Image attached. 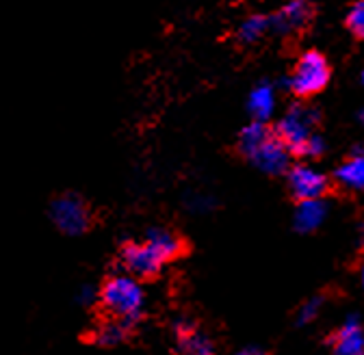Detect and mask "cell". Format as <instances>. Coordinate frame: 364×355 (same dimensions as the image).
I'll return each instance as SVG.
<instances>
[{"instance_id":"9c48e42d","label":"cell","mask_w":364,"mask_h":355,"mask_svg":"<svg viewBox=\"0 0 364 355\" xmlns=\"http://www.w3.org/2000/svg\"><path fill=\"white\" fill-rule=\"evenodd\" d=\"M332 355H364V327L347 321L332 338Z\"/></svg>"},{"instance_id":"3957f363","label":"cell","mask_w":364,"mask_h":355,"mask_svg":"<svg viewBox=\"0 0 364 355\" xmlns=\"http://www.w3.org/2000/svg\"><path fill=\"white\" fill-rule=\"evenodd\" d=\"M100 301L113 319H117L130 327L144 315L146 293L134 278L119 273V275H113L111 280H107V284L100 290Z\"/></svg>"},{"instance_id":"d6986e66","label":"cell","mask_w":364,"mask_h":355,"mask_svg":"<svg viewBox=\"0 0 364 355\" xmlns=\"http://www.w3.org/2000/svg\"><path fill=\"white\" fill-rule=\"evenodd\" d=\"M237 355H262V351H260V349H243V351H239Z\"/></svg>"},{"instance_id":"4fadbf2b","label":"cell","mask_w":364,"mask_h":355,"mask_svg":"<svg viewBox=\"0 0 364 355\" xmlns=\"http://www.w3.org/2000/svg\"><path fill=\"white\" fill-rule=\"evenodd\" d=\"M146 243H150V245L156 249V253H159L165 262H167V260H171V258H176V256L180 253V249H182L180 239H178L173 232L163 230V228H154V230H150V232H148V236H146Z\"/></svg>"},{"instance_id":"8fae6325","label":"cell","mask_w":364,"mask_h":355,"mask_svg":"<svg viewBox=\"0 0 364 355\" xmlns=\"http://www.w3.org/2000/svg\"><path fill=\"white\" fill-rule=\"evenodd\" d=\"M336 180L345 189L364 193V150L347 158L338 169H336Z\"/></svg>"},{"instance_id":"ffe728a7","label":"cell","mask_w":364,"mask_h":355,"mask_svg":"<svg viewBox=\"0 0 364 355\" xmlns=\"http://www.w3.org/2000/svg\"><path fill=\"white\" fill-rule=\"evenodd\" d=\"M362 282H364V271H362Z\"/></svg>"},{"instance_id":"277c9868","label":"cell","mask_w":364,"mask_h":355,"mask_svg":"<svg viewBox=\"0 0 364 355\" xmlns=\"http://www.w3.org/2000/svg\"><path fill=\"white\" fill-rule=\"evenodd\" d=\"M330 78H332V67H330L328 59L321 53L308 50L297 59L287 84L293 96L306 100V98L321 94L328 87Z\"/></svg>"},{"instance_id":"2e32d148","label":"cell","mask_w":364,"mask_h":355,"mask_svg":"<svg viewBox=\"0 0 364 355\" xmlns=\"http://www.w3.org/2000/svg\"><path fill=\"white\" fill-rule=\"evenodd\" d=\"M321 219H323L321 200L318 202H304V204H299V212L295 217V224L299 230H312L318 226V221Z\"/></svg>"},{"instance_id":"9a60e30c","label":"cell","mask_w":364,"mask_h":355,"mask_svg":"<svg viewBox=\"0 0 364 355\" xmlns=\"http://www.w3.org/2000/svg\"><path fill=\"white\" fill-rule=\"evenodd\" d=\"M267 31H269V18L254 13V16L245 18V20L239 24L237 37H239V41H243V43H254V41H258Z\"/></svg>"},{"instance_id":"52a82bcc","label":"cell","mask_w":364,"mask_h":355,"mask_svg":"<svg viewBox=\"0 0 364 355\" xmlns=\"http://www.w3.org/2000/svg\"><path fill=\"white\" fill-rule=\"evenodd\" d=\"M165 260L150 243H128L122 249V266L130 278H152L163 269Z\"/></svg>"},{"instance_id":"6da1fadb","label":"cell","mask_w":364,"mask_h":355,"mask_svg":"<svg viewBox=\"0 0 364 355\" xmlns=\"http://www.w3.org/2000/svg\"><path fill=\"white\" fill-rule=\"evenodd\" d=\"M276 135L297 156H318L323 152V139L318 135V113L306 104H293L280 119Z\"/></svg>"},{"instance_id":"7c38bea8","label":"cell","mask_w":364,"mask_h":355,"mask_svg":"<svg viewBox=\"0 0 364 355\" xmlns=\"http://www.w3.org/2000/svg\"><path fill=\"white\" fill-rule=\"evenodd\" d=\"M250 113L256 117V121H264V119H269L271 117V113H273V109H276V96H273V89L267 84V82H262V84H258L254 92L250 94Z\"/></svg>"},{"instance_id":"ac0fdd59","label":"cell","mask_w":364,"mask_h":355,"mask_svg":"<svg viewBox=\"0 0 364 355\" xmlns=\"http://www.w3.org/2000/svg\"><path fill=\"white\" fill-rule=\"evenodd\" d=\"M78 301L80 303H91V301H94V290H91V288H82L80 295H78Z\"/></svg>"},{"instance_id":"44dd1931","label":"cell","mask_w":364,"mask_h":355,"mask_svg":"<svg viewBox=\"0 0 364 355\" xmlns=\"http://www.w3.org/2000/svg\"><path fill=\"white\" fill-rule=\"evenodd\" d=\"M362 80H364V74H362Z\"/></svg>"},{"instance_id":"ba28073f","label":"cell","mask_w":364,"mask_h":355,"mask_svg":"<svg viewBox=\"0 0 364 355\" xmlns=\"http://www.w3.org/2000/svg\"><path fill=\"white\" fill-rule=\"evenodd\" d=\"M176 336L185 355H215L213 340L206 334L198 332L196 325L187 319H180L176 323Z\"/></svg>"},{"instance_id":"7a4b0ae2","label":"cell","mask_w":364,"mask_h":355,"mask_svg":"<svg viewBox=\"0 0 364 355\" xmlns=\"http://www.w3.org/2000/svg\"><path fill=\"white\" fill-rule=\"evenodd\" d=\"M239 150L245 158H250L256 167H260L271 175L282 173L289 167V158H291L289 150L276 135V130H271L260 121H254L241 130Z\"/></svg>"},{"instance_id":"e0dca14e","label":"cell","mask_w":364,"mask_h":355,"mask_svg":"<svg viewBox=\"0 0 364 355\" xmlns=\"http://www.w3.org/2000/svg\"><path fill=\"white\" fill-rule=\"evenodd\" d=\"M349 33L358 39H364V0L355 3L351 7V11L347 13V20H345Z\"/></svg>"},{"instance_id":"5b68a950","label":"cell","mask_w":364,"mask_h":355,"mask_svg":"<svg viewBox=\"0 0 364 355\" xmlns=\"http://www.w3.org/2000/svg\"><path fill=\"white\" fill-rule=\"evenodd\" d=\"M50 217L55 221V226L70 236H78V234L87 232V228L91 224L89 206L76 193H65V195L57 197L50 206Z\"/></svg>"},{"instance_id":"5bb4252c","label":"cell","mask_w":364,"mask_h":355,"mask_svg":"<svg viewBox=\"0 0 364 355\" xmlns=\"http://www.w3.org/2000/svg\"><path fill=\"white\" fill-rule=\"evenodd\" d=\"M128 336V325L117 321V319H111V321H105L98 325V329L94 332V338L98 344H105V346H115L119 344L124 338Z\"/></svg>"},{"instance_id":"30bf717a","label":"cell","mask_w":364,"mask_h":355,"mask_svg":"<svg viewBox=\"0 0 364 355\" xmlns=\"http://www.w3.org/2000/svg\"><path fill=\"white\" fill-rule=\"evenodd\" d=\"M312 13L314 11H312V7L308 3H291L278 16L269 18V26H276L282 33L299 31V28H304L310 22Z\"/></svg>"},{"instance_id":"8992f818","label":"cell","mask_w":364,"mask_h":355,"mask_svg":"<svg viewBox=\"0 0 364 355\" xmlns=\"http://www.w3.org/2000/svg\"><path fill=\"white\" fill-rule=\"evenodd\" d=\"M289 189L299 204L318 202L328 193L330 180L321 171H316L308 165H295L289 169Z\"/></svg>"}]
</instances>
